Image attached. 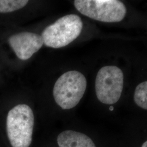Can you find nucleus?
I'll return each mask as SVG.
<instances>
[{
    "mask_svg": "<svg viewBox=\"0 0 147 147\" xmlns=\"http://www.w3.org/2000/svg\"><path fill=\"white\" fill-rule=\"evenodd\" d=\"M34 124V114L28 105L19 104L8 112L6 128L12 147H30Z\"/></svg>",
    "mask_w": 147,
    "mask_h": 147,
    "instance_id": "f257e3e1",
    "label": "nucleus"
},
{
    "mask_svg": "<svg viewBox=\"0 0 147 147\" xmlns=\"http://www.w3.org/2000/svg\"><path fill=\"white\" fill-rule=\"evenodd\" d=\"M87 87L84 75L78 71H69L56 81L53 95L57 104L63 110L73 109L82 98Z\"/></svg>",
    "mask_w": 147,
    "mask_h": 147,
    "instance_id": "f03ea898",
    "label": "nucleus"
},
{
    "mask_svg": "<svg viewBox=\"0 0 147 147\" xmlns=\"http://www.w3.org/2000/svg\"><path fill=\"white\" fill-rule=\"evenodd\" d=\"M83 28L79 16L69 14L58 19L47 27L42 34L44 44L47 47H64L79 37Z\"/></svg>",
    "mask_w": 147,
    "mask_h": 147,
    "instance_id": "7ed1b4c3",
    "label": "nucleus"
},
{
    "mask_svg": "<svg viewBox=\"0 0 147 147\" xmlns=\"http://www.w3.org/2000/svg\"><path fill=\"white\" fill-rule=\"evenodd\" d=\"M76 9L82 14L104 22H118L126 15L124 4L117 0H76Z\"/></svg>",
    "mask_w": 147,
    "mask_h": 147,
    "instance_id": "20e7f679",
    "label": "nucleus"
},
{
    "mask_svg": "<svg viewBox=\"0 0 147 147\" xmlns=\"http://www.w3.org/2000/svg\"><path fill=\"white\" fill-rule=\"evenodd\" d=\"M124 84V75L116 66H105L100 69L95 80V92L101 102L111 105L121 98Z\"/></svg>",
    "mask_w": 147,
    "mask_h": 147,
    "instance_id": "39448f33",
    "label": "nucleus"
},
{
    "mask_svg": "<svg viewBox=\"0 0 147 147\" xmlns=\"http://www.w3.org/2000/svg\"><path fill=\"white\" fill-rule=\"evenodd\" d=\"M8 42L16 56L22 61L31 58L44 44L41 35L30 32L13 34L9 37Z\"/></svg>",
    "mask_w": 147,
    "mask_h": 147,
    "instance_id": "423d86ee",
    "label": "nucleus"
},
{
    "mask_svg": "<svg viewBox=\"0 0 147 147\" xmlns=\"http://www.w3.org/2000/svg\"><path fill=\"white\" fill-rule=\"evenodd\" d=\"M57 143L59 147H96L90 137L73 130H66L59 134Z\"/></svg>",
    "mask_w": 147,
    "mask_h": 147,
    "instance_id": "0eeeda50",
    "label": "nucleus"
},
{
    "mask_svg": "<svg viewBox=\"0 0 147 147\" xmlns=\"http://www.w3.org/2000/svg\"><path fill=\"white\" fill-rule=\"evenodd\" d=\"M26 0H0V13L5 14L18 11L26 5Z\"/></svg>",
    "mask_w": 147,
    "mask_h": 147,
    "instance_id": "6e6552de",
    "label": "nucleus"
},
{
    "mask_svg": "<svg viewBox=\"0 0 147 147\" xmlns=\"http://www.w3.org/2000/svg\"><path fill=\"white\" fill-rule=\"evenodd\" d=\"M147 82L144 81L137 86L134 100L137 105L144 110L147 109Z\"/></svg>",
    "mask_w": 147,
    "mask_h": 147,
    "instance_id": "1a4fd4ad",
    "label": "nucleus"
},
{
    "mask_svg": "<svg viewBox=\"0 0 147 147\" xmlns=\"http://www.w3.org/2000/svg\"><path fill=\"white\" fill-rule=\"evenodd\" d=\"M147 147V142L146 141L145 142L143 143V144H142V147Z\"/></svg>",
    "mask_w": 147,
    "mask_h": 147,
    "instance_id": "9d476101",
    "label": "nucleus"
},
{
    "mask_svg": "<svg viewBox=\"0 0 147 147\" xmlns=\"http://www.w3.org/2000/svg\"><path fill=\"white\" fill-rule=\"evenodd\" d=\"M110 110H113V106H111V107H110Z\"/></svg>",
    "mask_w": 147,
    "mask_h": 147,
    "instance_id": "9b49d317",
    "label": "nucleus"
}]
</instances>
